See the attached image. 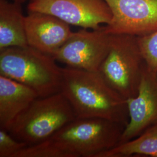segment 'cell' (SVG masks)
<instances>
[{"label":"cell","instance_id":"1","mask_svg":"<svg viewBox=\"0 0 157 157\" xmlns=\"http://www.w3.org/2000/svg\"><path fill=\"white\" fill-rule=\"evenodd\" d=\"M62 93L76 118H102L126 126L127 100L107 83L98 72L62 67Z\"/></svg>","mask_w":157,"mask_h":157},{"label":"cell","instance_id":"2","mask_svg":"<svg viewBox=\"0 0 157 157\" xmlns=\"http://www.w3.org/2000/svg\"><path fill=\"white\" fill-rule=\"evenodd\" d=\"M56 59L28 45L0 50V75L33 90L39 97L61 92L62 67Z\"/></svg>","mask_w":157,"mask_h":157},{"label":"cell","instance_id":"3","mask_svg":"<svg viewBox=\"0 0 157 157\" xmlns=\"http://www.w3.org/2000/svg\"><path fill=\"white\" fill-rule=\"evenodd\" d=\"M76 119L72 107L59 92L37 98L15 119L8 132L31 146L49 139Z\"/></svg>","mask_w":157,"mask_h":157},{"label":"cell","instance_id":"4","mask_svg":"<svg viewBox=\"0 0 157 157\" xmlns=\"http://www.w3.org/2000/svg\"><path fill=\"white\" fill-rule=\"evenodd\" d=\"M125 126L102 118H76L51 138L73 157H97L119 144Z\"/></svg>","mask_w":157,"mask_h":157},{"label":"cell","instance_id":"5","mask_svg":"<svg viewBox=\"0 0 157 157\" xmlns=\"http://www.w3.org/2000/svg\"><path fill=\"white\" fill-rule=\"evenodd\" d=\"M145 63L137 36L111 34L108 53L98 72L128 100L137 94Z\"/></svg>","mask_w":157,"mask_h":157},{"label":"cell","instance_id":"6","mask_svg":"<svg viewBox=\"0 0 157 157\" xmlns=\"http://www.w3.org/2000/svg\"><path fill=\"white\" fill-rule=\"evenodd\" d=\"M111 34L103 26L98 30L82 29L73 32L53 56L65 67L98 72L108 53Z\"/></svg>","mask_w":157,"mask_h":157},{"label":"cell","instance_id":"7","mask_svg":"<svg viewBox=\"0 0 157 157\" xmlns=\"http://www.w3.org/2000/svg\"><path fill=\"white\" fill-rule=\"evenodd\" d=\"M28 11L50 14L69 25L91 30L101 28L112 18L105 0H29Z\"/></svg>","mask_w":157,"mask_h":157},{"label":"cell","instance_id":"8","mask_svg":"<svg viewBox=\"0 0 157 157\" xmlns=\"http://www.w3.org/2000/svg\"><path fill=\"white\" fill-rule=\"evenodd\" d=\"M111 9V22L103 26L109 34L144 36L157 30V0H105Z\"/></svg>","mask_w":157,"mask_h":157},{"label":"cell","instance_id":"9","mask_svg":"<svg viewBox=\"0 0 157 157\" xmlns=\"http://www.w3.org/2000/svg\"><path fill=\"white\" fill-rule=\"evenodd\" d=\"M127 102L129 123L124 129L119 144L135 139L157 124V72L146 63L137 94L128 99Z\"/></svg>","mask_w":157,"mask_h":157},{"label":"cell","instance_id":"10","mask_svg":"<svg viewBox=\"0 0 157 157\" xmlns=\"http://www.w3.org/2000/svg\"><path fill=\"white\" fill-rule=\"evenodd\" d=\"M69 25L50 14L29 12L25 17L28 45L53 56L73 33Z\"/></svg>","mask_w":157,"mask_h":157},{"label":"cell","instance_id":"11","mask_svg":"<svg viewBox=\"0 0 157 157\" xmlns=\"http://www.w3.org/2000/svg\"><path fill=\"white\" fill-rule=\"evenodd\" d=\"M38 97L30 87L0 75V129L8 132L15 119Z\"/></svg>","mask_w":157,"mask_h":157},{"label":"cell","instance_id":"12","mask_svg":"<svg viewBox=\"0 0 157 157\" xmlns=\"http://www.w3.org/2000/svg\"><path fill=\"white\" fill-rule=\"evenodd\" d=\"M22 3L0 0V50L26 47L28 43Z\"/></svg>","mask_w":157,"mask_h":157},{"label":"cell","instance_id":"13","mask_svg":"<svg viewBox=\"0 0 157 157\" xmlns=\"http://www.w3.org/2000/svg\"><path fill=\"white\" fill-rule=\"evenodd\" d=\"M157 157V124L135 139L99 154L97 157Z\"/></svg>","mask_w":157,"mask_h":157},{"label":"cell","instance_id":"14","mask_svg":"<svg viewBox=\"0 0 157 157\" xmlns=\"http://www.w3.org/2000/svg\"><path fill=\"white\" fill-rule=\"evenodd\" d=\"M14 157H73L50 139L28 146L17 152Z\"/></svg>","mask_w":157,"mask_h":157},{"label":"cell","instance_id":"15","mask_svg":"<svg viewBox=\"0 0 157 157\" xmlns=\"http://www.w3.org/2000/svg\"><path fill=\"white\" fill-rule=\"evenodd\" d=\"M137 40L146 65L157 72V30L147 36L137 37Z\"/></svg>","mask_w":157,"mask_h":157},{"label":"cell","instance_id":"16","mask_svg":"<svg viewBox=\"0 0 157 157\" xmlns=\"http://www.w3.org/2000/svg\"><path fill=\"white\" fill-rule=\"evenodd\" d=\"M28 145L16 139L6 130L0 129V157H14Z\"/></svg>","mask_w":157,"mask_h":157},{"label":"cell","instance_id":"17","mask_svg":"<svg viewBox=\"0 0 157 157\" xmlns=\"http://www.w3.org/2000/svg\"><path fill=\"white\" fill-rule=\"evenodd\" d=\"M26 1H27V0H17V1H17V2H19L22 4L23 2H25Z\"/></svg>","mask_w":157,"mask_h":157},{"label":"cell","instance_id":"18","mask_svg":"<svg viewBox=\"0 0 157 157\" xmlns=\"http://www.w3.org/2000/svg\"><path fill=\"white\" fill-rule=\"evenodd\" d=\"M13 1H17V0H13Z\"/></svg>","mask_w":157,"mask_h":157}]
</instances>
